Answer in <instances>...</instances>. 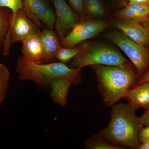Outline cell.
<instances>
[{
  "label": "cell",
  "instance_id": "cell-17",
  "mask_svg": "<svg viewBox=\"0 0 149 149\" xmlns=\"http://www.w3.org/2000/svg\"><path fill=\"white\" fill-rule=\"evenodd\" d=\"M85 146L88 149H122L126 148L110 143L98 133L93 135L85 141Z\"/></svg>",
  "mask_w": 149,
  "mask_h": 149
},
{
  "label": "cell",
  "instance_id": "cell-20",
  "mask_svg": "<svg viewBox=\"0 0 149 149\" xmlns=\"http://www.w3.org/2000/svg\"><path fill=\"white\" fill-rule=\"evenodd\" d=\"M95 19H104L108 14V9L104 0H93Z\"/></svg>",
  "mask_w": 149,
  "mask_h": 149
},
{
  "label": "cell",
  "instance_id": "cell-4",
  "mask_svg": "<svg viewBox=\"0 0 149 149\" xmlns=\"http://www.w3.org/2000/svg\"><path fill=\"white\" fill-rule=\"evenodd\" d=\"M79 45L80 52L70 62L71 68L82 69L97 65L117 66L130 62L117 49L106 43L88 40Z\"/></svg>",
  "mask_w": 149,
  "mask_h": 149
},
{
  "label": "cell",
  "instance_id": "cell-21",
  "mask_svg": "<svg viewBox=\"0 0 149 149\" xmlns=\"http://www.w3.org/2000/svg\"><path fill=\"white\" fill-rule=\"evenodd\" d=\"M0 7L10 9L14 15L18 10H22V0H0Z\"/></svg>",
  "mask_w": 149,
  "mask_h": 149
},
{
  "label": "cell",
  "instance_id": "cell-26",
  "mask_svg": "<svg viewBox=\"0 0 149 149\" xmlns=\"http://www.w3.org/2000/svg\"><path fill=\"white\" fill-rule=\"evenodd\" d=\"M145 82H149V69L140 77L139 84Z\"/></svg>",
  "mask_w": 149,
  "mask_h": 149
},
{
  "label": "cell",
  "instance_id": "cell-16",
  "mask_svg": "<svg viewBox=\"0 0 149 149\" xmlns=\"http://www.w3.org/2000/svg\"><path fill=\"white\" fill-rule=\"evenodd\" d=\"M13 13L10 9L0 7V54L8 38Z\"/></svg>",
  "mask_w": 149,
  "mask_h": 149
},
{
  "label": "cell",
  "instance_id": "cell-28",
  "mask_svg": "<svg viewBox=\"0 0 149 149\" xmlns=\"http://www.w3.org/2000/svg\"><path fill=\"white\" fill-rule=\"evenodd\" d=\"M124 1L126 4L128 2H136L149 5V0H124Z\"/></svg>",
  "mask_w": 149,
  "mask_h": 149
},
{
  "label": "cell",
  "instance_id": "cell-29",
  "mask_svg": "<svg viewBox=\"0 0 149 149\" xmlns=\"http://www.w3.org/2000/svg\"><path fill=\"white\" fill-rule=\"evenodd\" d=\"M139 149H149V140L141 143Z\"/></svg>",
  "mask_w": 149,
  "mask_h": 149
},
{
  "label": "cell",
  "instance_id": "cell-9",
  "mask_svg": "<svg viewBox=\"0 0 149 149\" xmlns=\"http://www.w3.org/2000/svg\"><path fill=\"white\" fill-rule=\"evenodd\" d=\"M56 15L54 29L60 42L72 30L80 17L65 0H51Z\"/></svg>",
  "mask_w": 149,
  "mask_h": 149
},
{
  "label": "cell",
  "instance_id": "cell-23",
  "mask_svg": "<svg viewBox=\"0 0 149 149\" xmlns=\"http://www.w3.org/2000/svg\"><path fill=\"white\" fill-rule=\"evenodd\" d=\"M139 138L141 143L149 140V125L142 128L139 133Z\"/></svg>",
  "mask_w": 149,
  "mask_h": 149
},
{
  "label": "cell",
  "instance_id": "cell-3",
  "mask_svg": "<svg viewBox=\"0 0 149 149\" xmlns=\"http://www.w3.org/2000/svg\"><path fill=\"white\" fill-rule=\"evenodd\" d=\"M81 69H74L61 62L37 64L27 60L22 56L17 58L16 72L21 80H32L40 86H46L59 78L70 80L72 85L82 82Z\"/></svg>",
  "mask_w": 149,
  "mask_h": 149
},
{
  "label": "cell",
  "instance_id": "cell-15",
  "mask_svg": "<svg viewBox=\"0 0 149 149\" xmlns=\"http://www.w3.org/2000/svg\"><path fill=\"white\" fill-rule=\"evenodd\" d=\"M71 85L72 82L65 78H59L51 82L50 96L55 103L61 106L66 105L68 93Z\"/></svg>",
  "mask_w": 149,
  "mask_h": 149
},
{
  "label": "cell",
  "instance_id": "cell-1",
  "mask_svg": "<svg viewBox=\"0 0 149 149\" xmlns=\"http://www.w3.org/2000/svg\"><path fill=\"white\" fill-rule=\"evenodd\" d=\"M97 77V87L104 102L111 107L139 84L140 76L132 62L117 66H91Z\"/></svg>",
  "mask_w": 149,
  "mask_h": 149
},
{
  "label": "cell",
  "instance_id": "cell-14",
  "mask_svg": "<svg viewBox=\"0 0 149 149\" xmlns=\"http://www.w3.org/2000/svg\"><path fill=\"white\" fill-rule=\"evenodd\" d=\"M124 98L137 110L149 109V82L139 84L128 91Z\"/></svg>",
  "mask_w": 149,
  "mask_h": 149
},
{
  "label": "cell",
  "instance_id": "cell-5",
  "mask_svg": "<svg viewBox=\"0 0 149 149\" xmlns=\"http://www.w3.org/2000/svg\"><path fill=\"white\" fill-rule=\"evenodd\" d=\"M107 40L120 48L130 59L140 76L149 69V49L138 43L119 30L110 31L105 34Z\"/></svg>",
  "mask_w": 149,
  "mask_h": 149
},
{
  "label": "cell",
  "instance_id": "cell-19",
  "mask_svg": "<svg viewBox=\"0 0 149 149\" xmlns=\"http://www.w3.org/2000/svg\"><path fill=\"white\" fill-rule=\"evenodd\" d=\"M10 78V72L7 67L0 63V105L5 98Z\"/></svg>",
  "mask_w": 149,
  "mask_h": 149
},
{
  "label": "cell",
  "instance_id": "cell-12",
  "mask_svg": "<svg viewBox=\"0 0 149 149\" xmlns=\"http://www.w3.org/2000/svg\"><path fill=\"white\" fill-rule=\"evenodd\" d=\"M149 16V5L128 2L113 14V18H125L141 22Z\"/></svg>",
  "mask_w": 149,
  "mask_h": 149
},
{
  "label": "cell",
  "instance_id": "cell-11",
  "mask_svg": "<svg viewBox=\"0 0 149 149\" xmlns=\"http://www.w3.org/2000/svg\"><path fill=\"white\" fill-rule=\"evenodd\" d=\"M21 43V52L24 58L37 64L44 63L45 51L40 32L27 37Z\"/></svg>",
  "mask_w": 149,
  "mask_h": 149
},
{
  "label": "cell",
  "instance_id": "cell-7",
  "mask_svg": "<svg viewBox=\"0 0 149 149\" xmlns=\"http://www.w3.org/2000/svg\"><path fill=\"white\" fill-rule=\"evenodd\" d=\"M41 31V28L27 16L22 10H18L13 15L8 38L3 47V55H9L11 47L15 43L21 42L27 37Z\"/></svg>",
  "mask_w": 149,
  "mask_h": 149
},
{
  "label": "cell",
  "instance_id": "cell-8",
  "mask_svg": "<svg viewBox=\"0 0 149 149\" xmlns=\"http://www.w3.org/2000/svg\"><path fill=\"white\" fill-rule=\"evenodd\" d=\"M22 10L40 28L54 30L56 15L51 0H22Z\"/></svg>",
  "mask_w": 149,
  "mask_h": 149
},
{
  "label": "cell",
  "instance_id": "cell-25",
  "mask_svg": "<svg viewBox=\"0 0 149 149\" xmlns=\"http://www.w3.org/2000/svg\"><path fill=\"white\" fill-rule=\"evenodd\" d=\"M108 1L109 2L111 3L112 5L118 7L123 8L126 4L124 0H108Z\"/></svg>",
  "mask_w": 149,
  "mask_h": 149
},
{
  "label": "cell",
  "instance_id": "cell-18",
  "mask_svg": "<svg viewBox=\"0 0 149 149\" xmlns=\"http://www.w3.org/2000/svg\"><path fill=\"white\" fill-rule=\"evenodd\" d=\"M80 50L79 45L73 47H65L61 46L57 54V60L66 64L78 54Z\"/></svg>",
  "mask_w": 149,
  "mask_h": 149
},
{
  "label": "cell",
  "instance_id": "cell-13",
  "mask_svg": "<svg viewBox=\"0 0 149 149\" xmlns=\"http://www.w3.org/2000/svg\"><path fill=\"white\" fill-rule=\"evenodd\" d=\"M40 35L45 51L44 63L55 62L58 51L61 46L55 31L44 28L40 31Z\"/></svg>",
  "mask_w": 149,
  "mask_h": 149
},
{
  "label": "cell",
  "instance_id": "cell-6",
  "mask_svg": "<svg viewBox=\"0 0 149 149\" xmlns=\"http://www.w3.org/2000/svg\"><path fill=\"white\" fill-rule=\"evenodd\" d=\"M110 22L105 19L82 17L70 32L61 41L65 47H73L98 35L111 26Z\"/></svg>",
  "mask_w": 149,
  "mask_h": 149
},
{
  "label": "cell",
  "instance_id": "cell-2",
  "mask_svg": "<svg viewBox=\"0 0 149 149\" xmlns=\"http://www.w3.org/2000/svg\"><path fill=\"white\" fill-rule=\"evenodd\" d=\"M111 107L110 122L98 134L111 143L139 149L141 143L139 133L143 126L140 117L136 115V108L128 102Z\"/></svg>",
  "mask_w": 149,
  "mask_h": 149
},
{
  "label": "cell",
  "instance_id": "cell-24",
  "mask_svg": "<svg viewBox=\"0 0 149 149\" xmlns=\"http://www.w3.org/2000/svg\"><path fill=\"white\" fill-rule=\"evenodd\" d=\"M143 127L149 125V109L145 111L143 114L140 117Z\"/></svg>",
  "mask_w": 149,
  "mask_h": 149
},
{
  "label": "cell",
  "instance_id": "cell-22",
  "mask_svg": "<svg viewBox=\"0 0 149 149\" xmlns=\"http://www.w3.org/2000/svg\"><path fill=\"white\" fill-rule=\"evenodd\" d=\"M73 11L80 18L84 17L83 9H84V0H67Z\"/></svg>",
  "mask_w": 149,
  "mask_h": 149
},
{
  "label": "cell",
  "instance_id": "cell-27",
  "mask_svg": "<svg viewBox=\"0 0 149 149\" xmlns=\"http://www.w3.org/2000/svg\"><path fill=\"white\" fill-rule=\"evenodd\" d=\"M141 23L143 24V26L145 27L148 34V37L149 43V16L147 17L146 19L141 22Z\"/></svg>",
  "mask_w": 149,
  "mask_h": 149
},
{
  "label": "cell",
  "instance_id": "cell-10",
  "mask_svg": "<svg viewBox=\"0 0 149 149\" xmlns=\"http://www.w3.org/2000/svg\"><path fill=\"white\" fill-rule=\"evenodd\" d=\"M110 23L135 42L145 47L149 45L146 30L141 22L129 19L113 18Z\"/></svg>",
  "mask_w": 149,
  "mask_h": 149
}]
</instances>
